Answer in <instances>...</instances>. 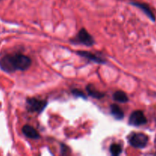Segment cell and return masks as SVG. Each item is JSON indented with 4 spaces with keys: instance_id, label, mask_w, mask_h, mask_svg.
Segmentation results:
<instances>
[{
    "instance_id": "obj_10",
    "label": "cell",
    "mask_w": 156,
    "mask_h": 156,
    "mask_svg": "<svg viewBox=\"0 0 156 156\" xmlns=\"http://www.w3.org/2000/svg\"><path fill=\"white\" fill-rule=\"evenodd\" d=\"M86 89L88 93V95L91 96V97L94 98L100 99L105 96V94H104V93L98 91V90L96 89L95 87H94L93 85H91V84L88 85V86L86 87Z\"/></svg>"
},
{
    "instance_id": "obj_3",
    "label": "cell",
    "mask_w": 156,
    "mask_h": 156,
    "mask_svg": "<svg viewBox=\"0 0 156 156\" xmlns=\"http://www.w3.org/2000/svg\"><path fill=\"white\" fill-rule=\"evenodd\" d=\"M149 142V137L144 133H133L129 139V143L133 147L136 149H143L146 147Z\"/></svg>"
},
{
    "instance_id": "obj_8",
    "label": "cell",
    "mask_w": 156,
    "mask_h": 156,
    "mask_svg": "<svg viewBox=\"0 0 156 156\" xmlns=\"http://www.w3.org/2000/svg\"><path fill=\"white\" fill-rule=\"evenodd\" d=\"M22 133L27 138L34 139V140L40 138V134L38 133L37 131L33 126H30V125H25V126H23Z\"/></svg>"
},
{
    "instance_id": "obj_6",
    "label": "cell",
    "mask_w": 156,
    "mask_h": 156,
    "mask_svg": "<svg viewBox=\"0 0 156 156\" xmlns=\"http://www.w3.org/2000/svg\"><path fill=\"white\" fill-rule=\"evenodd\" d=\"M130 4L132 5L136 6V7L139 8V9H141L146 15H147L148 18H149L150 20H152V21H155V17L154 13L152 12V11L151 10V9L149 8V6L146 3H142V2H135V1H131Z\"/></svg>"
},
{
    "instance_id": "obj_13",
    "label": "cell",
    "mask_w": 156,
    "mask_h": 156,
    "mask_svg": "<svg viewBox=\"0 0 156 156\" xmlns=\"http://www.w3.org/2000/svg\"><path fill=\"white\" fill-rule=\"evenodd\" d=\"M72 93H73L75 96H76V97H81V98H86V96H85V93L82 92V91H80V90L74 89L72 91Z\"/></svg>"
},
{
    "instance_id": "obj_4",
    "label": "cell",
    "mask_w": 156,
    "mask_h": 156,
    "mask_svg": "<svg viewBox=\"0 0 156 156\" xmlns=\"http://www.w3.org/2000/svg\"><path fill=\"white\" fill-rule=\"evenodd\" d=\"M75 41L76 43H79V44H82L85 46H88V47H91V46H92L94 44V38L92 37L91 34H89V33L85 28H82L79 30V32L78 33L77 36L74 39L73 42H75Z\"/></svg>"
},
{
    "instance_id": "obj_7",
    "label": "cell",
    "mask_w": 156,
    "mask_h": 156,
    "mask_svg": "<svg viewBox=\"0 0 156 156\" xmlns=\"http://www.w3.org/2000/svg\"><path fill=\"white\" fill-rule=\"evenodd\" d=\"M77 54L79 55V56H82V57L86 58V59H89V60L92 61V62H97V63L104 64L106 62V61H105L104 59H101V58L98 57L97 55L94 54V53H90V52L78 51Z\"/></svg>"
},
{
    "instance_id": "obj_1",
    "label": "cell",
    "mask_w": 156,
    "mask_h": 156,
    "mask_svg": "<svg viewBox=\"0 0 156 156\" xmlns=\"http://www.w3.org/2000/svg\"><path fill=\"white\" fill-rule=\"evenodd\" d=\"M31 59L21 53L7 54L0 59V69L5 73H14L17 70L24 71L30 67Z\"/></svg>"
},
{
    "instance_id": "obj_9",
    "label": "cell",
    "mask_w": 156,
    "mask_h": 156,
    "mask_svg": "<svg viewBox=\"0 0 156 156\" xmlns=\"http://www.w3.org/2000/svg\"><path fill=\"white\" fill-rule=\"evenodd\" d=\"M111 113L117 120H122L124 117V114L121 108L117 105H111Z\"/></svg>"
},
{
    "instance_id": "obj_2",
    "label": "cell",
    "mask_w": 156,
    "mask_h": 156,
    "mask_svg": "<svg viewBox=\"0 0 156 156\" xmlns=\"http://www.w3.org/2000/svg\"><path fill=\"white\" fill-rule=\"evenodd\" d=\"M47 105L46 101L40 100L36 98H29L27 99V109L30 113H40L42 112Z\"/></svg>"
},
{
    "instance_id": "obj_5",
    "label": "cell",
    "mask_w": 156,
    "mask_h": 156,
    "mask_svg": "<svg viewBox=\"0 0 156 156\" xmlns=\"http://www.w3.org/2000/svg\"><path fill=\"white\" fill-rule=\"evenodd\" d=\"M147 123L146 117L142 111H135L129 118V124L134 126H140Z\"/></svg>"
},
{
    "instance_id": "obj_11",
    "label": "cell",
    "mask_w": 156,
    "mask_h": 156,
    "mask_svg": "<svg viewBox=\"0 0 156 156\" xmlns=\"http://www.w3.org/2000/svg\"><path fill=\"white\" fill-rule=\"evenodd\" d=\"M113 98H114V101L118 102H121V103H126L129 101V98H128L127 95L125 92L122 91H116L114 94V96H113Z\"/></svg>"
},
{
    "instance_id": "obj_14",
    "label": "cell",
    "mask_w": 156,
    "mask_h": 156,
    "mask_svg": "<svg viewBox=\"0 0 156 156\" xmlns=\"http://www.w3.org/2000/svg\"><path fill=\"white\" fill-rule=\"evenodd\" d=\"M0 1H1V0H0Z\"/></svg>"
},
{
    "instance_id": "obj_12",
    "label": "cell",
    "mask_w": 156,
    "mask_h": 156,
    "mask_svg": "<svg viewBox=\"0 0 156 156\" xmlns=\"http://www.w3.org/2000/svg\"><path fill=\"white\" fill-rule=\"evenodd\" d=\"M110 152H111V155L117 156L122 152V148L120 145L114 143L110 146Z\"/></svg>"
}]
</instances>
